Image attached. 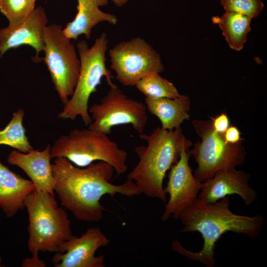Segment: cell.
I'll use <instances>...</instances> for the list:
<instances>
[{"label":"cell","instance_id":"cell-1","mask_svg":"<svg viewBox=\"0 0 267 267\" xmlns=\"http://www.w3.org/2000/svg\"><path fill=\"white\" fill-rule=\"evenodd\" d=\"M52 169L54 192L61 205L80 221L97 222L102 219L105 209L100 200L104 195L133 197L142 193L130 179L121 184L112 183L115 170L104 161L81 168L64 157H57Z\"/></svg>","mask_w":267,"mask_h":267},{"label":"cell","instance_id":"cell-2","mask_svg":"<svg viewBox=\"0 0 267 267\" xmlns=\"http://www.w3.org/2000/svg\"><path fill=\"white\" fill-rule=\"evenodd\" d=\"M178 219L183 225L180 232H198L204 242L201 250L195 252L174 240L172 244L173 250L207 267L216 265V244L224 234L233 232L255 239L262 231L265 222V218L259 214L249 217L233 213L229 208V196L215 203L197 198L179 214Z\"/></svg>","mask_w":267,"mask_h":267},{"label":"cell","instance_id":"cell-3","mask_svg":"<svg viewBox=\"0 0 267 267\" xmlns=\"http://www.w3.org/2000/svg\"><path fill=\"white\" fill-rule=\"evenodd\" d=\"M147 145L134 148L139 161L129 174L142 193L166 202L163 181L167 172L179 159L183 149H189L192 142L183 134L181 127L173 130L157 128L149 134H139Z\"/></svg>","mask_w":267,"mask_h":267},{"label":"cell","instance_id":"cell-4","mask_svg":"<svg viewBox=\"0 0 267 267\" xmlns=\"http://www.w3.org/2000/svg\"><path fill=\"white\" fill-rule=\"evenodd\" d=\"M28 214V248L32 257L40 251L58 253L62 244L72 236L70 221L58 206L54 196L35 189L26 198Z\"/></svg>","mask_w":267,"mask_h":267},{"label":"cell","instance_id":"cell-5","mask_svg":"<svg viewBox=\"0 0 267 267\" xmlns=\"http://www.w3.org/2000/svg\"><path fill=\"white\" fill-rule=\"evenodd\" d=\"M108 39L106 33H102L89 47L84 40L77 44L80 61L78 79L72 95L58 115L62 120H75L80 116L86 126L92 122L89 111V101L91 95L96 91L101 80L105 77L109 86L114 84L112 76L106 66V53Z\"/></svg>","mask_w":267,"mask_h":267},{"label":"cell","instance_id":"cell-6","mask_svg":"<svg viewBox=\"0 0 267 267\" xmlns=\"http://www.w3.org/2000/svg\"><path fill=\"white\" fill-rule=\"evenodd\" d=\"M51 159L64 157L74 165L86 167L97 161L111 165L117 175L128 170V153L108 135L88 129H75L57 138L51 146Z\"/></svg>","mask_w":267,"mask_h":267},{"label":"cell","instance_id":"cell-7","mask_svg":"<svg viewBox=\"0 0 267 267\" xmlns=\"http://www.w3.org/2000/svg\"><path fill=\"white\" fill-rule=\"evenodd\" d=\"M192 124L200 137L190 151L197 164L193 174L201 182L220 171L236 169L244 162L246 154L242 141L226 143L223 134L213 129L211 120H194Z\"/></svg>","mask_w":267,"mask_h":267},{"label":"cell","instance_id":"cell-8","mask_svg":"<svg viewBox=\"0 0 267 267\" xmlns=\"http://www.w3.org/2000/svg\"><path fill=\"white\" fill-rule=\"evenodd\" d=\"M71 40L60 25H47L44 29V59L54 89L64 105L74 92L80 69L79 55Z\"/></svg>","mask_w":267,"mask_h":267},{"label":"cell","instance_id":"cell-9","mask_svg":"<svg viewBox=\"0 0 267 267\" xmlns=\"http://www.w3.org/2000/svg\"><path fill=\"white\" fill-rule=\"evenodd\" d=\"M89 111L92 119L89 129L107 135L113 127L127 124L142 134L148 121L145 104L128 97L114 84L99 103L89 107Z\"/></svg>","mask_w":267,"mask_h":267},{"label":"cell","instance_id":"cell-10","mask_svg":"<svg viewBox=\"0 0 267 267\" xmlns=\"http://www.w3.org/2000/svg\"><path fill=\"white\" fill-rule=\"evenodd\" d=\"M109 56L116 79L126 87L165 70L159 53L140 37L119 42L109 50Z\"/></svg>","mask_w":267,"mask_h":267},{"label":"cell","instance_id":"cell-11","mask_svg":"<svg viewBox=\"0 0 267 267\" xmlns=\"http://www.w3.org/2000/svg\"><path fill=\"white\" fill-rule=\"evenodd\" d=\"M191 156L189 149H183L179 159L170 170L167 185L164 188L169 198L161 216L163 221L171 216L178 219L179 214L198 198L202 182L192 172L189 165Z\"/></svg>","mask_w":267,"mask_h":267},{"label":"cell","instance_id":"cell-12","mask_svg":"<svg viewBox=\"0 0 267 267\" xmlns=\"http://www.w3.org/2000/svg\"><path fill=\"white\" fill-rule=\"evenodd\" d=\"M109 243L100 228L89 227L80 236L73 235L63 242L52 263L54 267H104V256L95 254Z\"/></svg>","mask_w":267,"mask_h":267},{"label":"cell","instance_id":"cell-13","mask_svg":"<svg viewBox=\"0 0 267 267\" xmlns=\"http://www.w3.org/2000/svg\"><path fill=\"white\" fill-rule=\"evenodd\" d=\"M47 22L44 8L39 6L23 20L0 29V57L11 48L27 45L35 50L36 58H38L44 49V34Z\"/></svg>","mask_w":267,"mask_h":267},{"label":"cell","instance_id":"cell-14","mask_svg":"<svg viewBox=\"0 0 267 267\" xmlns=\"http://www.w3.org/2000/svg\"><path fill=\"white\" fill-rule=\"evenodd\" d=\"M250 177L249 173L236 169L220 171L202 182L197 198L215 203L226 196L236 194L246 205H250L257 198L256 191L249 184Z\"/></svg>","mask_w":267,"mask_h":267},{"label":"cell","instance_id":"cell-15","mask_svg":"<svg viewBox=\"0 0 267 267\" xmlns=\"http://www.w3.org/2000/svg\"><path fill=\"white\" fill-rule=\"evenodd\" d=\"M50 149L51 145L48 144L42 151L33 149L23 153L14 149L9 153L7 162L22 169L30 178L36 189L54 196Z\"/></svg>","mask_w":267,"mask_h":267},{"label":"cell","instance_id":"cell-16","mask_svg":"<svg viewBox=\"0 0 267 267\" xmlns=\"http://www.w3.org/2000/svg\"><path fill=\"white\" fill-rule=\"evenodd\" d=\"M77 13L71 22L63 29L65 36L72 40H77L81 35L86 39L90 38L92 29L101 22L116 25L117 17L102 11L100 7L106 6L108 0H77Z\"/></svg>","mask_w":267,"mask_h":267},{"label":"cell","instance_id":"cell-17","mask_svg":"<svg viewBox=\"0 0 267 267\" xmlns=\"http://www.w3.org/2000/svg\"><path fill=\"white\" fill-rule=\"evenodd\" d=\"M35 189L31 180L12 172L0 161V207L7 218L25 208V200Z\"/></svg>","mask_w":267,"mask_h":267},{"label":"cell","instance_id":"cell-18","mask_svg":"<svg viewBox=\"0 0 267 267\" xmlns=\"http://www.w3.org/2000/svg\"><path fill=\"white\" fill-rule=\"evenodd\" d=\"M190 98L181 95L177 98H145L147 110L160 120L161 128L173 130L180 127L185 120L189 119Z\"/></svg>","mask_w":267,"mask_h":267},{"label":"cell","instance_id":"cell-19","mask_svg":"<svg viewBox=\"0 0 267 267\" xmlns=\"http://www.w3.org/2000/svg\"><path fill=\"white\" fill-rule=\"evenodd\" d=\"M212 20L219 25L231 48L239 51L243 48L251 30L252 19L238 13L226 11L221 17L213 16Z\"/></svg>","mask_w":267,"mask_h":267},{"label":"cell","instance_id":"cell-20","mask_svg":"<svg viewBox=\"0 0 267 267\" xmlns=\"http://www.w3.org/2000/svg\"><path fill=\"white\" fill-rule=\"evenodd\" d=\"M24 115L25 111L22 108L13 113L8 124L0 131V145H7L23 153L34 149L28 140L23 126Z\"/></svg>","mask_w":267,"mask_h":267},{"label":"cell","instance_id":"cell-21","mask_svg":"<svg viewBox=\"0 0 267 267\" xmlns=\"http://www.w3.org/2000/svg\"><path fill=\"white\" fill-rule=\"evenodd\" d=\"M134 86L145 97L175 98L180 95L175 85L160 74L144 77Z\"/></svg>","mask_w":267,"mask_h":267},{"label":"cell","instance_id":"cell-22","mask_svg":"<svg viewBox=\"0 0 267 267\" xmlns=\"http://www.w3.org/2000/svg\"><path fill=\"white\" fill-rule=\"evenodd\" d=\"M36 0H0V10L9 24H15L27 17L35 8Z\"/></svg>","mask_w":267,"mask_h":267},{"label":"cell","instance_id":"cell-23","mask_svg":"<svg viewBox=\"0 0 267 267\" xmlns=\"http://www.w3.org/2000/svg\"><path fill=\"white\" fill-rule=\"evenodd\" d=\"M221 3L225 11L238 13L251 19L258 17L264 7L261 0H221Z\"/></svg>","mask_w":267,"mask_h":267},{"label":"cell","instance_id":"cell-24","mask_svg":"<svg viewBox=\"0 0 267 267\" xmlns=\"http://www.w3.org/2000/svg\"><path fill=\"white\" fill-rule=\"evenodd\" d=\"M213 129L217 133L223 134L230 126V120L226 113L222 112L215 117L211 118Z\"/></svg>","mask_w":267,"mask_h":267},{"label":"cell","instance_id":"cell-25","mask_svg":"<svg viewBox=\"0 0 267 267\" xmlns=\"http://www.w3.org/2000/svg\"><path fill=\"white\" fill-rule=\"evenodd\" d=\"M225 141L227 143L236 144L242 141L241 133L239 130L235 126L231 125L223 134Z\"/></svg>","mask_w":267,"mask_h":267},{"label":"cell","instance_id":"cell-26","mask_svg":"<svg viewBox=\"0 0 267 267\" xmlns=\"http://www.w3.org/2000/svg\"><path fill=\"white\" fill-rule=\"evenodd\" d=\"M23 267H45V262L38 257H32L25 259L22 263Z\"/></svg>","mask_w":267,"mask_h":267},{"label":"cell","instance_id":"cell-27","mask_svg":"<svg viewBox=\"0 0 267 267\" xmlns=\"http://www.w3.org/2000/svg\"><path fill=\"white\" fill-rule=\"evenodd\" d=\"M113 3L119 7L126 5L130 0H111Z\"/></svg>","mask_w":267,"mask_h":267},{"label":"cell","instance_id":"cell-28","mask_svg":"<svg viewBox=\"0 0 267 267\" xmlns=\"http://www.w3.org/2000/svg\"><path fill=\"white\" fill-rule=\"evenodd\" d=\"M2 259L0 256V267H2Z\"/></svg>","mask_w":267,"mask_h":267}]
</instances>
